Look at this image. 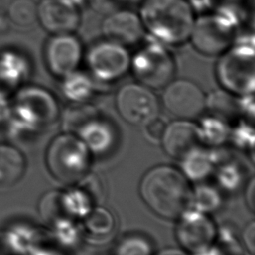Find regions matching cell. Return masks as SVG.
Returning a JSON list of instances; mask_svg holds the SVG:
<instances>
[{
    "label": "cell",
    "mask_w": 255,
    "mask_h": 255,
    "mask_svg": "<svg viewBox=\"0 0 255 255\" xmlns=\"http://www.w3.org/2000/svg\"><path fill=\"white\" fill-rule=\"evenodd\" d=\"M145 204L157 215L177 218L191 203V190L178 169L169 165H158L149 169L139 185Z\"/></svg>",
    "instance_id": "1"
},
{
    "label": "cell",
    "mask_w": 255,
    "mask_h": 255,
    "mask_svg": "<svg viewBox=\"0 0 255 255\" xmlns=\"http://www.w3.org/2000/svg\"><path fill=\"white\" fill-rule=\"evenodd\" d=\"M139 18L144 30L169 45L189 39L194 17L186 0H143Z\"/></svg>",
    "instance_id": "2"
},
{
    "label": "cell",
    "mask_w": 255,
    "mask_h": 255,
    "mask_svg": "<svg viewBox=\"0 0 255 255\" xmlns=\"http://www.w3.org/2000/svg\"><path fill=\"white\" fill-rule=\"evenodd\" d=\"M46 164L55 178L65 183H74L88 171L90 150L79 136L62 134L55 137L48 146Z\"/></svg>",
    "instance_id": "3"
},
{
    "label": "cell",
    "mask_w": 255,
    "mask_h": 255,
    "mask_svg": "<svg viewBox=\"0 0 255 255\" xmlns=\"http://www.w3.org/2000/svg\"><path fill=\"white\" fill-rule=\"evenodd\" d=\"M12 122L38 131L57 117V104L45 89L35 86H21L10 98Z\"/></svg>",
    "instance_id": "4"
},
{
    "label": "cell",
    "mask_w": 255,
    "mask_h": 255,
    "mask_svg": "<svg viewBox=\"0 0 255 255\" xmlns=\"http://www.w3.org/2000/svg\"><path fill=\"white\" fill-rule=\"evenodd\" d=\"M216 76L225 91L240 96L254 91V53L246 46L226 50L216 65Z\"/></svg>",
    "instance_id": "5"
},
{
    "label": "cell",
    "mask_w": 255,
    "mask_h": 255,
    "mask_svg": "<svg viewBox=\"0 0 255 255\" xmlns=\"http://www.w3.org/2000/svg\"><path fill=\"white\" fill-rule=\"evenodd\" d=\"M130 68L139 83L150 89L165 87L175 72L171 55L163 47L155 44L139 49L130 60Z\"/></svg>",
    "instance_id": "6"
},
{
    "label": "cell",
    "mask_w": 255,
    "mask_h": 255,
    "mask_svg": "<svg viewBox=\"0 0 255 255\" xmlns=\"http://www.w3.org/2000/svg\"><path fill=\"white\" fill-rule=\"evenodd\" d=\"M121 117L134 126H145L158 115V100L150 88L140 83L124 85L116 97Z\"/></svg>",
    "instance_id": "7"
},
{
    "label": "cell",
    "mask_w": 255,
    "mask_h": 255,
    "mask_svg": "<svg viewBox=\"0 0 255 255\" xmlns=\"http://www.w3.org/2000/svg\"><path fill=\"white\" fill-rule=\"evenodd\" d=\"M130 60L125 46L110 40L94 44L87 53V65L91 74L105 82L123 77L130 68Z\"/></svg>",
    "instance_id": "8"
},
{
    "label": "cell",
    "mask_w": 255,
    "mask_h": 255,
    "mask_svg": "<svg viewBox=\"0 0 255 255\" xmlns=\"http://www.w3.org/2000/svg\"><path fill=\"white\" fill-rule=\"evenodd\" d=\"M233 36L230 22L219 15H205L194 20L189 39L198 52L214 56L230 48Z\"/></svg>",
    "instance_id": "9"
},
{
    "label": "cell",
    "mask_w": 255,
    "mask_h": 255,
    "mask_svg": "<svg viewBox=\"0 0 255 255\" xmlns=\"http://www.w3.org/2000/svg\"><path fill=\"white\" fill-rule=\"evenodd\" d=\"M162 102L166 110L178 119L190 120L199 116L206 105L204 93L187 79L171 80L164 89Z\"/></svg>",
    "instance_id": "10"
},
{
    "label": "cell",
    "mask_w": 255,
    "mask_h": 255,
    "mask_svg": "<svg viewBox=\"0 0 255 255\" xmlns=\"http://www.w3.org/2000/svg\"><path fill=\"white\" fill-rule=\"evenodd\" d=\"M44 56L50 73L63 79L78 69L83 56V47L73 33L57 34L47 41Z\"/></svg>",
    "instance_id": "11"
},
{
    "label": "cell",
    "mask_w": 255,
    "mask_h": 255,
    "mask_svg": "<svg viewBox=\"0 0 255 255\" xmlns=\"http://www.w3.org/2000/svg\"><path fill=\"white\" fill-rule=\"evenodd\" d=\"M177 218L176 238L187 251L196 254L211 246L216 230L209 217L196 209H186Z\"/></svg>",
    "instance_id": "12"
},
{
    "label": "cell",
    "mask_w": 255,
    "mask_h": 255,
    "mask_svg": "<svg viewBox=\"0 0 255 255\" xmlns=\"http://www.w3.org/2000/svg\"><path fill=\"white\" fill-rule=\"evenodd\" d=\"M80 13L71 0H41L37 21L53 35L73 33L80 25Z\"/></svg>",
    "instance_id": "13"
},
{
    "label": "cell",
    "mask_w": 255,
    "mask_h": 255,
    "mask_svg": "<svg viewBox=\"0 0 255 255\" xmlns=\"http://www.w3.org/2000/svg\"><path fill=\"white\" fill-rule=\"evenodd\" d=\"M102 31L107 40L127 47L141 40L144 28L139 15L129 10L119 9L106 16Z\"/></svg>",
    "instance_id": "14"
},
{
    "label": "cell",
    "mask_w": 255,
    "mask_h": 255,
    "mask_svg": "<svg viewBox=\"0 0 255 255\" xmlns=\"http://www.w3.org/2000/svg\"><path fill=\"white\" fill-rule=\"evenodd\" d=\"M160 140L165 152L176 159H182L202 143L199 127L183 119L166 125Z\"/></svg>",
    "instance_id": "15"
},
{
    "label": "cell",
    "mask_w": 255,
    "mask_h": 255,
    "mask_svg": "<svg viewBox=\"0 0 255 255\" xmlns=\"http://www.w3.org/2000/svg\"><path fill=\"white\" fill-rule=\"evenodd\" d=\"M28 65L13 52L0 53V95L11 97L23 84Z\"/></svg>",
    "instance_id": "16"
},
{
    "label": "cell",
    "mask_w": 255,
    "mask_h": 255,
    "mask_svg": "<svg viewBox=\"0 0 255 255\" xmlns=\"http://www.w3.org/2000/svg\"><path fill=\"white\" fill-rule=\"evenodd\" d=\"M27 161L20 148L12 142L0 143V186L18 183L26 172Z\"/></svg>",
    "instance_id": "17"
},
{
    "label": "cell",
    "mask_w": 255,
    "mask_h": 255,
    "mask_svg": "<svg viewBox=\"0 0 255 255\" xmlns=\"http://www.w3.org/2000/svg\"><path fill=\"white\" fill-rule=\"evenodd\" d=\"M79 137L89 150L103 153L112 146L115 133L109 123L101 120H90L79 128Z\"/></svg>",
    "instance_id": "18"
},
{
    "label": "cell",
    "mask_w": 255,
    "mask_h": 255,
    "mask_svg": "<svg viewBox=\"0 0 255 255\" xmlns=\"http://www.w3.org/2000/svg\"><path fill=\"white\" fill-rule=\"evenodd\" d=\"M182 170L184 175L192 180H201L213 170L215 158L209 152L197 147L186 154L182 159Z\"/></svg>",
    "instance_id": "19"
},
{
    "label": "cell",
    "mask_w": 255,
    "mask_h": 255,
    "mask_svg": "<svg viewBox=\"0 0 255 255\" xmlns=\"http://www.w3.org/2000/svg\"><path fill=\"white\" fill-rule=\"evenodd\" d=\"M233 94L227 91H217L212 93L209 98H206L205 107H209V109L213 112V116L223 120H231V118L235 117L237 113L243 111L242 101L236 100Z\"/></svg>",
    "instance_id": "20"
},
{
    "label": "cell",
    "mask_w": 255,
    "mask_h": 255,
    "mask_svg": "<svg viewBox=\"0 0 255 255\" xmlns=\"http://www.w3.org/2000/svg\"><path fill=\"white\" fill-rule=\"evenodd\" d=\"M198 127L202 142L212 145L224 142L230 133L226 122L215 116L205 118Z\"/></svg>",
    "instance_id": "21"
},
{
    "label": "cell",
    "mask_w": 255,
    "mask_h": 255,
    "mask_svg": "<svg viewBox=\"0 0 255 255\" xmlns=\"http://www.w3.org/2000/svg\"><path fill=\"white\" fill-rule=\"evenodd\" d=\"M8 15L15 25L31 27L37 22V4L33 0H13L9 5Z\"/></svg>",
    "instance_id": "22"
},
{
    "label": "cell",
    "mask_w": 255,
    "mask_h": 255,
    "mask_svg": "<svg viewBox=\"0 0 255 255\" xmlns=\"http://www.w3.org/2000/svg\"><path fill=\"white\" fill-rule=\"evenodd\" d=\"M61 198L64 205L62 207L73 216H87L92 210V200L80 187L71 189L62 195Z\"/></svg>",
    "instance_id": "23"
},
{
    "label": "cell",
    "mask_w": 255,
    "mask_h": 255,
    "mask_svg": "<svg viewBox=\"0 0 255 255\" xmlns=\"http://www.w3.org/2000/svg\"><path fill=\"white\" fill-rule=\"evenodd\" d=\"M191 202L194 208L201 212H210L217 209L221 203L219 192L210 185H198L191 193Z\"/></svg>",
    "instance_id": "24"
},
{
    "label": "cell",
    "mask_w": 255,
    "mask_h": 255,
    "mask_svg": "<svg viewBox=\"0 0 255 255\" xmlns=\"http://www.w3.org/2000/svg\"><path fill=\"white\" fill-rule=\"evenodd\" d=\"M86 228L95 235H106L113 231L115 219L112 213L103 208L96 207L87 214Z\"/></svg>",
    "instance_id": "25"
},
{
    "label": "cell",
    "mask_w": 255,
    "mask_h": 255,
    "mask_svg": "<svg viewBox=\"0 0 255 255\" xmlns=\"http://www.w3.org/2000/svg\"><path fill=\"white\" fill-rule=\"evenodd\" d=\"M63 80H65L64 93L71 100L84 101L90 96L92 83L87 77L74 72L63 78Z\"/></svg>",
    "instance_id": "26"
},
{
    "label": "cell",
    "mask_w": 255,
    "mask_h": 255,
    "mask_svg": "<svg viewBox=\"0 0 255 255\" xmlns=\"http://www.w3.org/2000/svg\"><path fill=\"white\" fill-rule=\"evenodd\" d=\"M117 253L118 255H150L151 248L143 237L129 236L119 244Z\"/></svg>",
    "instance_id": "27"
},
{
    "label": "cell",
    "mask_w": 255,
    "mask_h": 255,
    "mask_svg": "<svg viewBox=\"0 0 255 255\" xmlns=\"http://www.w3.org/2000/svg\"><path fill=\"white\" fill-rule=\"evenodd\" d=\"M217 176L220 184L228 190L236 188L242 181L240 169L235 163H226L219 166Z\"/></svg>",
    "instance_id": "28"
},
{
    "label": "cell",
    "mask_w": 255,
    "mask_h": 255,
    "mask_svg": "<svg viewBox=\"0 0 255 255\" xmlns=\"http://www.w3.org/2000/svg\"><path fill=\"white\" fill-rule=\"evenodd\" d=\"M233 138L234 142L241 147H248L250 145L252 147L253 145V130L246 126L238 127L234 132H233Z\"/></svg>",
    "instance_id": "29"
},
{
    "label": "cell",
    "mask_w": 255,
    "mask_h": 255,
    "mask_svg": "<svg viewBox=\"0 0 255 255\" xmlns=\"http://www.w3.org/2000/svg\"><path fill=\"white\" fill-rule=\"evenodd\" d=\"M145 127L146 133L152 140H160L166 128V124L162 119L155 117L150 122H148Z\"/></svg>",
    "instance_id": "30"
},
{
    "label": "cell",
    "mask_w": 255,
    "mask_h": 255,
    "mask_svg": "<svg viewBox=\"0 0 255 255\" xmlns=\"http://www.w3.org/2000/svg\"><path fill=\"white\" fill-rule=\"evenodd\" d=\"M11 97H7L4 95H0V126L7 127L11 117Z\"/></svg>",
    "instance_id": "31"
},
{
    "label": "cell",
    "mask_w": 255,
    "mask_h": 255,
    "mask_svg": "<svg viewBox=\"0 0 255 255\" xmlns=\"http://www.w3.org/2000/svg\"><path fill=\"white\" fill-rule=\"evenodd\" d=\"M95 10L104 13H111L119 10V6L124 2V0H91Z\"/></svg>",
    "instance_id": "32"
},
{
    "label": "cell",
    "mask_w": 255,
    "mask_h": 255,
    "mask_svg": "<svg viewBox=\"0 0 255 255\" xmlns=\"http://www.w3.org/2000/svg\"><path fill=\"white\" fill-rule=\"evenodd\" d=\"M243 242L246 246L247 250L251 255L254 254V248H255V227L254 222H251L247 227L245 228L243 232Z\"/></svg>",
    "instance_id": "33"
},
{
    "label": "cell",
    "mask_w": 255,
    "mask_h": 255,
    "mask_svg": "<svg viewBox=\"0 0 255 255\" xmlns=\"http://www.w3.org/2000/svg\"><path fill=\"white\" fill-rule=\"evenodd\" d=\"M255 198V188H254V179L251 178L249 181L247 191H246V201L250 209L253 211L254 210V199Z\"/></svg>",
    "instance_id": "34"
}]
</instances>
